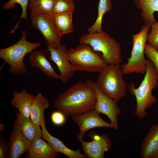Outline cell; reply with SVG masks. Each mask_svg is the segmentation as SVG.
Instances as JSON below:
<instances>
[{
  "mask_svg": "<svg viewBox=\"0 0 158 158\" xmlns=\"http://www.w3.org/2000/svg\"><path fill=\"white\" fill-rule=\"evenodd\" d=\"M97 101L94 89L87 82L79 81L59 94L54 100V106L67 116L94 109Z\"/></svg>",
  "mask_w": 158,
  "mask_h": 158,
  "instance_id": "6da1fadb",
  "label": "cell"
},
{
  "mask_svg": "<svg viewBox=\"0 0 158 158\" xmlns=\"http://www.w3.org/2000/svg\"><path fill=\"white\" fill-rule=\"evenodd\" d=\"M158 84V72L149 59L145 76L139 86L135 88L134 84L131 83L128 87L130 94L135 97L137 104L135 114L138 118H144L147 114L146 109L152 108L156 102L157 99L152 95V91Z\"/></svg>",
  "mask_w": 158,
  "mask_h": 158,
  "instance_id": "7a4b0ae2",
  "label": "cell"
},
{
  "mask_svg": "<svg viewBox=\"0 0 158 158\" xmlns=\"http://www.w3.org/2000/svg\"><path fill=\"white\" fill-rule=\"evenodd\" d=\"M79 41L80 44H88L95 51L100 53L108 65L119 64L122 61L120 45L105 31L85 34Z\"/></svg>",
  "mask_w": 158,
  "mask_h": 158,
  "instance_id": "3957f363",
  "label": "cell"
},
{
  "mask_svg": "<svg viewBox=\"0 0 158 158\" xmlns=\"http://www.w3.org/2000/svg\"><path fill=\"white\" fill-rule=\"evenodd\" d=\"M99 73L95 83L103 94L118 102L126 95L127 86L119 64L108 65Z\"/></svg>",
  "mask_w": 158,
  "mask_h": 158,
  "instance_id": "277c9868",
  "label": "cell"
},
{
  "mask_svg": "<svg viewBox=\"0 0 158 158\" xmlns=\"http://www.w3.org/2000/svg\"><path fill=\"white\" fill-rule=\"evenodd\" d=\"M20 39L13 45L0 49V58L10 66L8 71L16 74L26 73L27 70L23 62L25 56L41 45L39 42L32 43L26 39L27 32H22Z\"/></svg>",
  "mask_w": 158,
  "mask_h": 158,
  "instance_id": "5b68a950",
  "label": "cell"
},
{
  "mask_svg": "<svg viewBox=\"0 0 158 158\" xmlns=\"http://www.w3.org/2000/svg\"><path fill=\"white\" fill-rule=\"evenodd\" d=\"M66 56L75 71L99 73L108 64L99 53L87 44H81L67 50Z\"/></svg>",
  "mask_w": 158,
  "mask_h": 158,
  "instance_id": "8992f818",
  "label": "cell"
},
{
  "mask_svg": "<svg viewBox=\"0 0 158 158\" xmlns=\"http://www.w3.org/2000/svg\"><path fill=\"white\" fill-rule=\"evenodd\" d=\"M150 26L149 25H143L139 32L132 35L133 46L130 56L127 62L121 67L123 74L145 73L147 60L145 57L144 51Z\"/></svg>",
  "mask_w": 158,
  "mask_h": 158,
  "instance_id": "52a82bcc",
  "label": "cell"
},
{
  "mask_svg": "<svg viewBox=\"0 0 158 158\" xmlns=\"http://www.w3.org/2000/svg\"><path fill=\"white\" fill-rule=\"evenodd\" d=\"M30 17L32 25L42 35L47 44L56 48L61 45V36L51 16L40 15L31 12Z\"/></svg>",
  "mask_w": 158,
  "mask_h": 158,
  "instance_id": "ba28073f",
  "label": "cell"
},
{
  "mask_svg": "<svg viewBox=\"0 0 158 158\" xmlns=\"http://www.w3.org/2000/svg\"><path fill=\"white\" fill-rule=\"evenodd\" d=\"M95 90L97 101L94 109L97 112L106 115L110 120L113 128L118 129V116L121 114L120 108L116 100L104 95L97 87L96 83L90 80L86 82Z\"/></svg>",
  "mask_w": 158,
  "mask_h": 158,
  "instance_id": "9c48e42d",
  "label": "cell"
},
{
  "mask_svg": "<svg viewBox=\"0 0 158 158\" xmlns=\"http://www.w3.org/2000/svg\"><path fill=\"white\" fill-rule=\"evenodd\" d=\"M88 135L92 139L90 142L84 141L81 143L84 154L89 158H104L105 152L111 149L112 143L109 136L106 134L99 135L94 131L90 132Z\"/></svg>",
  "mask_w": 158,
  "mask_h": 158,
  "instance_id": "30bf717a",
  "label": "cell"
},
{
  "mask_svg": "<svg viewBox=\"0 0 158 158\" xmlns=\"http://www.w3.org/2000/svg\"><path fill=\"white\" fill-rule=\"evenodd\" d=\"M71 117L79 128V132L77 138L79 141L83 140L85 133L90 129L100 127L113 128L110 123L105 121L101 117L99 113L94 109L82 114L71 115Z\"/></svg>",
  "mask_w": 158,
  "mask_h": 158,
  "instance_id": "8fae6325",
  "label": "cell"
},
{
  "mask_svg": "<svg viewBox=\"0 0 158 158\" xmlns=\"http://www.w3.org/2000/svg\"><path fill=\"white\" fill-rule=\"evenodd\" d=\"M47 51L50 54L48 59L56 65L60 71L59 79L63 84H65L75 71L66 56V47L65 45L62 44L59 47L56 48L47 44Z\"/></svg>",
  "mask_w": 158,
  "mask_h": 158,
  "instance_id": "7c38bea8",
  "label": "cell"
},
{
  "mask_svg": "<svg viewBox=\"0 0 158 158\" xmlns=\"http://www.w3.org/2000/svg\"><path fill=\"white\" fill-rule=\"evenodd\" d=\"M30 118H27L19 112L16 114L13 128L19 130L26 138L31 142L42 136V128Z\"/></svg>",
  "mask_w": 158,
  "mask_h": 158,
  "instance_id": "4fadbf2b",
  "label": "cell"
},
{
  "mask_svg": "<svg viewBox=\"0 0 158 158\" xmlns=\"http://www.w3.org/2000/svg\"><path fill=\"white\" fill-rule=\"evenodd\" d=\"M31 142L18 130L13 129L10 136L8 158H20L29 150Z\"/></svg>",
  "mask_w": 158,
  "mask_h": 158,
  "instance_id": "5bb4252c",
  "label": "cell"
},
{
  "mask_svg": "<svg viewBox=\"0 0 158 158\" xmlns=\"http://www.w3.org/2000/svg\"><path fill=\"white\" fill-rule=\"evenodd\" d=\"M42 138L48 142L55 151L63 153L69 158H85L87 157L81 152L80 148L74 150L66 147L58 138L52 135L46 129L45 125L41 126Z\"/></svg>",
  "mask_w": 158,
  "mask_h": 158,
  "instance_id": "9a60e30c",
  "label": "cell"
},
{
  "mask_svg": "<svg viewBox=\"0 0 158 158\" xmlns=\"http://www.w3.org/2000/svg\"><path fill=\"white\" fill-rule=\"evenodd\" d=\"M29 61L31 67L38 68L45 75L55 79H59V75L55 71L43 49H35L30 53Z\"/></svg>",
  "mask_w": 158,
  "mask_h": 158,
  "instance_id": "2e32d148",
  "label": "cell"
},
{
  "mask_svg": "<svg viewBox=\"0 0 158 158\" xmlns=\"http://www.w3.org/2000/svg\"><path fill=\"white\" fill-rule=\"evenodd\" d=\"M158 154V124L152 126L144 138L141 146L142 158H153Z\"/></svg>",
  "mask_w": 158,
  "mask_h": 158,
  "instance_id": "e0dca14e",
  "label": "cell"
},
{
  "mask_svg": "<svg viewBox=\"0 0 158 158\" xmlns=\"http://www.w3.org/2000/svg\"><path fill=\"white\" fill-rule=\"evenodd\" d=\"M41 138L31 142L27 158H55L57 157L59 153L54 150L49 143Z\"/></svg>",
  "mask_w": 158,
  "mask_h": 158,
  "instance_id": "ac0fdd59",
  "label": "cell"
},
{
  "mask_svg": "<svg viewBox=\"0 0 158 158\" xmlns=\"http://www.w3.org/2000/svg\"><path fill=\"white\" fill-rule=\"evenodd\" d=\"M49 106V100L41 93L35 96L32 101L30 117L35 124L41 126L45 125L44 112Z\"/></svg>",
  "mask_w": 158,
  "mask_h": 158,
  "instance_id": "d6986e66",
  "label": "cell"
},
{
  "mask_svg": "<svg viewBox=\"0 0 158 158\" xmlns=\"http://www.w3.org/2000/svg\"><path fill=\"white\" fill-rule=\"evenodd\" d=\"M13 97L11 103L24 116L30 118V112L32 101L35 96L28 92L25 89L21 92L13 91Z\"/></svg>",
  "mask_w": 158,
  "mask_h": 158,
  "instance_id": "ffe728a7",
  "label": "cell"
},
{
  "mask_svg": "<svg viewBox=\"0 0 158 158\" xmlns=\"http://www.w3.org/2000/svg\"><path fill=\"white\" fill-rule=\"evenodd\" d=\"M138 8L141 11V16L145 25L151 26L156 22L154 16L158 12V0H133Z\"/></svg>",
  "mask_w": 158,
  "mask_h": 158,
  "instance_id": "44dd1931",
  "label": "cell"
},
{
  "mask_svg": "<svg viewBox=\"0 0 158 158\" xmlns=\"http://www.w3.org/2000/svg\"><path fill=\"white\" fill-rule=\"evenodd\" d=\"M72 14L73 13H68L51 16L52 20L61 36L73 32Z\"/></svg>",
  "mask_w": 158,
  "mask_h": 158,
  "instance_id": "7402d4cb",
  "label": "cell"
},
{
  "mask_svg": "<svg viewBox=\"0 0 158 158\" xmlns=\"http://www.w3.org/2000/svg\"><path fill=\"white\" fill-rule=\"evenodd\" d=\"M112 5L111 0H99L98 5V14L94 24L87 29V33L101 32L102 31V23L104 15L110 11Z\"/></svg>",
  "mask_w": 158,
  "mask_h": 158,
  "instance_id": "603a6c76",
  "label": "cell"
},
{
  "mask_svg": "<svg viewBox=\"0 0 158 158\" xmlns=\"http://www.w3.org/2000/svg\"><path fill=\"white\" fill-rule=\"evenodd\" d=\"M55 0H30L29 8L33 13L51 16Z\"/></svg>",
  "mask_w": 158,
  "mask_h": 158,
  "instance_id": "cb8c5ba5",
  "label": "cell"
},
{
  "mask_svg": "<svg viewBox=\"0 0 158 158\" xmlns=\"http://www.w3.org/2000/svg\"><path fill=\"white\" fill-rule=\"evenodd\" d=\"M74 7L73 0H55L51 16L63 13H73Z\"/></svg>",
  "mask_w": 158,
  "mask_h": 158,
  "instance_id": "d4e9b609",
  "label": "cell"
},
{
  "mask_svg": "<svg viewBox=\"0 0 158 158\" xmlns=\"http://www.w3.org/2000/svg\"><path fill=\"white\" fill-rule=\"evenodd\" d=\"M30 0H10L4 3L2 5L3 8L5 10L13 9L15 7L16 4L20 5L22 9V12L20 19L14 28L9 32L13 34L18 27L19 23L21 19H25L28 21L27 16V8Z\"/></svg>",
  "mask_w": 158,
  "mask_h": 158,
  "instance_id": "484cf974",
  "label": "cell"
},
{
  "mask_svg": "<svg viewBox=\"0 0 158 158\" xmlns=\"http://www.w3.org/2000/svg\"><path fill=\"white\" fill-rule=\"evenodd\" d=\"M151 26V30L148 34L147 41L151 47L158 50V22L154 23Z\"/></svg>",
  "mask_w": 158,
  "mask_h": 158,
  "instance_id": "4316f807",
  "label": "cell"
},
{
  "mask_svg": "<svg viewBox=\"0 0 158 158\" xmlns=\"http://www.w3.org/2000/svg\"><path fill=\"white\" fill-rule=\"evenodd\" d=\"M144 53L152 62L158 72V50L154 49L149 44L146 43Z\"/></svg>",
  "mask_w": 158,
  "mask_h": 158,
  "instance_id": "83f0119b",
  "label": "cell"
},
{
  "mask_svg": "<svg viewBox=\"0 0 158 158\" xmlns=\"http://www.w3.org/2000/svg\"><path fill=\"white\" fill-rule=\"evenodd\" d=\"M66 116L63 113L58 110L52 112L51 115V119L54 124L57 126H60L65 123Z\"/></svg>",
  "mask_w": 158,
  "mask_h": 158,
  "instance_id": "f1b7e54d",
  "label": "cell"
},
{
  "mask_svg": "<svg viewBox=\"0 0 158 158\" xmlns=\"http://www.w3.org/2000/svg\"><path fill=\"white\" fill-rule=\"evenodd\" d=\"M9 144L6 139L2 135L0 136V158L9 157Z\"/></svg>",
  "mask_w": 158,
  "mask_h": 158,
  "instance_id": "f546056e",
  "label": "cell"
},
{
  "mask_svg": "<svg viewBox=\"0 0 158 158\" xmlns=\"http://www.w3.org/2000/svg\"><path fill=\"white\" fill-rule=\"evenodd\" d=\"M5 127V125L4 123H0V129L1 131L4 130Z\"/></svg>",
  "mask_w": 158,
  "mask_h": 158,
  "instance_id": "4dcf8cb0",
  "label": "cell"
},
{
  "mask_svg": "<svg viewBox=\"0 0 158 158\" xmlns=\"http://www.w3.org/2000/svg\"><path fill=\"white\" fill-rule=\"evenodd\" d=\"M153 158H158V154L154 157Z\"/></svg>",
  "mask_w": 158,
  "mask_h": 158,
  "instance_id": "1f68e13d",
  "label": "cell"
}]
</instances>
